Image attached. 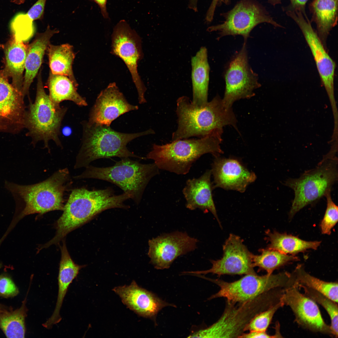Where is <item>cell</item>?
I'll use <instances>...</instances> for the list:
<instances>
[{
	"label": "cell",
	"mask_w": 338,
	"mask_h": 338,
	"mask_svg": "<svg viewBox=\"0 0 338 338\" xmlns=\"http://www.w3.org/2000/svg\"><path fill=\"white\" fill-rule=\"evenodd\" d=\"M129 198L130 196L127 193L115 195L110 187L92 191L84 188L73 190L63 213L56 223V234L44 244L45 247L58 244L69 233L102 211L115 208H128L124 202Z\"/></svg>",
	"instance_id": "1"
},
{
	"label": "cell",
	"mask_w": 338,
	"mask_h": 338,
	"mask_svg": "<svg viewBox=\"0 0 338 338\" xmlns=\"http://www.w3.org/2000/svg\"><path fill=\"white\" fill-rule=\"evenodd\" d=\"M176 112L178 125L172 134V141L223 133L226 125L237 128V120L232 108L226 106L218 95L202 107L194 105L187 97L181 96L177 101Z\"/></svg>",
	"instance_id": "2"
},
{
	"label": "cell",
	"mask_w": 338,
	"mask_h": 338,
	"mask_svg": "<svg viewBox=\"0 0 338 338\" xmlns=\"http://www.w3.org/2000/svg\"><path fill=\"white\" fill-rule=\"evenodd\" d=\"M69 178L67 168L59 170L46 180L38 183L22 185L5 181V188L15 201L16 211L8 229L11 230L25 216L42 214L64 209V195Z\"/></svg>",
	"instance_id": "3"
},
{
	"label": "cell",
	"mask_w": 338,
	"mask_h": 338,
	"mask_svg": "<svg viewBox=\"0 0 338 338\" xmlns=\"http://www.w3.org/2000/svg\"><path fill=\"white\" fill-rule=\"evenodd\" d=\"M222 133H215L198 139L179 140L165 145H153L146 158L153 160L159 169L185 175L201 156L211 153L219 156Z\"/></svg>",
	"instance_id": "4"
},
{
	"label": "cell",
	"mask_w": 338,
	"mask_h": 338,
	"mask_svg": "<svg viewBox=\"0 0 338 338\" xmlns=\"http://www.w3.org/2000/svg\"><path fill=\"white\" fill-rule=\"evenodd\" d=\"M84 131L82 144L76 157L75 169L86 167L92 161L101 158L117 157L145 159L130 151L126 146L136 138L155 133L149 129L136 133H123L110 126L87 122L84 123Z\"/></svg>",
	"instance_id": "5"
},
{
	"label": "cell",
	"mask_w": 338,
	"mask_h": 338,
	"mask_svg": "<svg viewBox=\"0 0 338 338\" xmlns=\"http://www.w3.org/2000/svg\"><path fill=\"white\" fill-rule=\"evenodd\" d=\"M154 163L144 164L123 158L113 166L97 167L89 165L76 179L94 178L107 181L120 187L128 194L137 204L141 199L145 188L150 180L159 173Z\"/></svg>",
	"instance_id": "6"
},
{
	"label": "cell",
	"mask_w": 338,
	"mask_h": 338,
	"mask_svg": "<svg viewBox=\"0 0 338 338\" xmlns=\"http://www.w3.org/2000/svg\"><path fill=\"white\" fill-rule=\"evenodd\" d=\"M41 71L38 74L35 101L30 102L26 111L25 128L28 130L27 136L32 138L34 145L42 141L44 147L49 149L50 140L61 146L59 138L60 129L67 108L54 103L50 99L44 88Z\"/></svg>",
	"instance_id": "7"
},
{
	"label": "cell",
	"mask_w": 338,
	"mask_h": 338,
	"mask_svg": "<svg viewBox=\"0 0 338 338\" xmlns=\"http://www.w3.org/2000/svg\"><path fill=\"white\" fill-rule=\"evenodd\" d=\"M330 158H324L316 168L306 171L299 178L286 181L285 185L294 193L290 216L330 192L332 186L337 181L338 171L337 159Z\"/></svg>",
	"instance_id": "8"
},
{
	"label": "cell",
	"mask_w": 338,
	"mask_h": 338,
	"mask_svg": "<svg viewBox=\"0 0 338 338\" xmlns=\"http://www.w3.org/2000/svg\"><path fill=\"white\" fill-rule=\"evenodd\" d=\"M269 292L244 303L227 302L220 318L209 327L196 332L189 338L238 337L243 333L246 325L257 314L272 305Z\"/></svg>",
	"instance_id": "9"
},
{
	"label": "cell",
	"mask_w": 338,
	"mask_h": 338,
	"mask_svg": "<svg viewBox=\"0 0 338 338\" xmlns=\"http://www.w3.org/2000/svg\"><path fill=\"white\" fill-rule=\"evenodd\" d=\"M220 287L219 291L211 296V300L224 298L229 303H244L253 300L276 288L292 284L291 275L288 273L259 275L256 273L246 274L240 279L227 282L219 279H209Z\"/></svg>",
	"instance_id": "10"
},
{
	"label": "cell",
	"mask_w": 338,
	"mask_h": 338,
	"mask_svg": "<svg viewBox=\"0 0 338 338\" xmlns=\"http://www.w3.org/2000/svg\"><path fill=\"white\" fill-rule=\"evenodd\" d=\"M221 15L225 18L223 22L211 26L207 30L209 32L218 31V40L227 35H240L247 41L252 29L262 23L283 27L274 20L262 5L253 0H240L232 9Z\"/></svg>",
	"instance_id": "11"
},
{
	"label": "cell",
	"mask_w": 338,
	"mask_h": 338,
	"mask_svg": "<svg viewBox=\"0 0 338 338\" xmlns=\"http://www.w3.org/2000/svg\"><path fill=\"white\" fill-rule=\"evenodd\" d=\"M246 41L231 60L225 73V88L222 100L228 108H232L237 100L253 97L254 90L261 86L258 74L248 63Z\"/></svg>",
	"instance_id": "12"
},
{
	"label": "cell",
	"mask_w": 338,
	"mask_h": 338,
	"mask_svg": "<svg viewBox=\"0 0 338 338\" xmlns=\"http://www.w3.org/2000/svg\"><path fill=\"white\" fill-rule=\"evenodd\" d=\"M111 53L121 59L131 73L137 89L139 103L146 102V88L138 71V63L143 58L140 36L124 20H121L114 28L112 35Z\"/></svg>",
	"instance_id": "13"
},
{
	"label": "cell",
	"mask_w": 338,
	"mask_h": 338,
	"mask_svg": "<svg viewBox=\"0 0 338 338\" xmlns=\"http://www.w3.org/2000/svg\"><path fill=\"white\" fill-rule=\"evenodd\" d=\"M223 256L220 259L210 260L212 264L210 269L206 270L184 272L183 273L195 275L212 273L219 276L256 274L253 265V254L239 236L230 234L223 246Z\"/></svg>",
	"instance_id": "14"
},
{
	"label": "cell",
	"mask_w": 338,
	"mask_h": 338,
	"mask_svg": "<svg viewBox=\"0 0 338 338\" xmlns=\"http://www.w3.org/2000/svg\"><path fill=\"white\" fill-rule=\"evenodd\" d=\"M198 241L185 232L164 233L148 242L151 263L158 269H168L178 257L194 250Z\"/></svg>",
	"instance_id": "15"
},
{
	"label": "cell",
	"mask_w": 338,
	"mask_h": 338,
	"mask_svg": "<svg viewBox=\"0 0 338 338\" xmlns=\"http://www.w3.org/2000/svg\"><path fill=\"white\" fill-rule=\"evenodd\" d=\"M292 18L300 29L315 59L321 80L331 100L334 99V84L336 64L313 29L308 18L300 12L289 11Z\"/></svg>",
	"instance_id": "16"
},
{
	"label": "cell",
	"mask_w": 338,
	"mask_h": 338,
	"mask_svg": "<svg viewBox=\"0 0 338 338\" xmlns=\"http://www.w3.org/2000/svg\"><path fill=\"white\" fill-rule=\"evenodd\" d=\"M24 97L9 83L3 70H0V132L15 134L25 128Z\"/></svg>",
	"instance_id": "17"
},
{
	"label": "cell",
	"mask_w": 338,
	"mask_h": 338,
	"mask_svg": "<svg viewBox=\"0 0 338 338\" xmlns=\"http://www.w3.org/2000/svg\"><path fill=\"white\" fill-rule=\"evenodd\" d=\"M138 109L130 104L115 83H110L98 95L92 108L87 123L110 126L112 122L121 115Z\"/></svg>",
	"instance_id": "18"
},
{
	"label": "cell",
	"mask_w": 338,
	"mask_h": 338,
	"mask_svg": "<svg viewBox=\"0 0 338 338\" xmlns=\"http://www.w3.org/2000/svg\"><path fill=\"white\" fill-rule=\"evenodd\" d=\"M280 300L290 307L296 321L301 325L314 331L332 334L330 327L324 321L315 302L300 293L296 286L287 288Z\"/></svg>",
	"instance_id": "19"
},
{
	"label": "cell",
	"mask_w": 338,
	"mask_h": 338,
	"mask_svg": "<svg viewBox=\"0 0 338 338\" xmlns=\"http://www.w3.org/2000/svg\"><path fill=\"white\" fill-rule=\"evenodd\" d=\"M214 157L211 170L214 179V188L220 187L242 193L256 180L255 174L238 160Z\"/></svg>",
	"instance_id": "20"
},
{
	"label": "cell",
	"mask_w": 338,
	"mask_h": 338,
	"mask_svg": "<svg viewBox=\"0 0 338 338\" xmlns=\"http://www.w3.org/2000/svg\"><path fill=\"white\" fill-rule=\"evenodd\" d=\"M113 290L128 308L144 317L153 318L162 308L171 305L139 286L135 281L128 285L116 287Z\"/></svg>",
	"instance_id": "21"
},
{
	"label": "cell",
	"mask_w": 338,
	"mask_h": 338,
	"mask_svg": "<svg viewBox=\"0 0 338 338\" xmlns=\"http://www.w3.org/2000/svg\"><path fill=\"white\" fill-rule=\"evenodd\" d=\"M211 170H208L197 178L187 180L182 190L188 209H199L206 213L210 212L221 227L213 199V185L211 182Z\"/></svg>",
	"instance_id": "22"
},
{
	"label": "cell",
	"mask_w": 338,
	"mask_h": 338,
	"mask_svg": "<svg viewBox=\"0 0 338 338\" xmlns=\"http://www.w3.org/2000/svg\"><path fill=\"white\" fill-rule=\"evenodd\" d=\"M60 249L61 256L58 277V292L57 302L52 315L42 324L44 327L48 329H50L61 320L60 312L68 288L77 276L80 269L84 266L74 263L69 254L64 240L63 241Z\"/></svg>",
	"instance_id": "23"
},
{
	"label": "cell",
	"mask_w": 338,
	"mask_h": 338,
	"mask_svg": "<svg viewBox=\"0 0 338 338\" xmlns=\"http://www.w3.org/2000/svg\"><path fill=\"white\" fill-rule=\"evenodd\" d=\"M20 37L12 34V36L4 49L5 66L3 70L12 79L13 86L22 94L26 59L29 45Z\"/></svg>",
	"instance_id": "24"
},
{
	"label": "cell",
	"mask_w": 338,
	"mask_h": 338,
	"mask_svg": "<svg viewBox=\"0 0 338 338\" xmlns=\"http://www.w3.org/2000/svg\"><path fill=\"white\" fill-rule=\"evenodd\" d=\"M59 32L58 30L52 29L48 25L44 32L37 34L34 40L29 45L22 91L24 97L28 94L30 86L38 72L51 38Z\"/></svg>",
	"instance_id": "25"
},
{
	"label": "cell",
	"mask_w": 338,
	"mask_h": 338,
	"mask_svg": "<svg viewBox=\"0 0 338 338\" xmlns=\"http://www.w3.org/2000/svg\"><path fill=\"white\" fill-rule=\"evenodd\" d=\"M191 78L192 86V103L202 107L207 101L209 73L207 52L205 47H202L191 59Z\"/></svg>",
	"instance_id": "26"
},
{
	"label": "cell",
	"mask_w": 338,
	"mask_h": 338,
	"mask_svg": "<svg viewBox=\"0 0 338 338\" xmlns=\"http://www.w3.org/2000/svg\"><path fill=\"white\" fill-rule=\"evenodd\" d=\"M310 9L312 21L316 25L317 33L325 48L329 34L337 24L338 0H313Z\"/></svg>",
	"instance_id": "27"
},
{
	"label": "cell",
	"mask_w": 338,
	"mask_h": 338,
	"mask_svg": "<svg viewBox=\"0 0 338 338\" xmlns=\"http://www.w3.org/2000/svg\"><path fill=\"white\" fill-rule=\"evenodd\" d=\"M47 85L49 97L56 104L60 105L64 100H69L79 106L87 105L85 98L77 91L78 87L66 76L54 74L50 72Z\"/></svg>",
	"instance_id": "28"
},
{
	"label": "cell",
	"mask_w": 338,
	"mask_h": 338,
	"mask_svg": "<svg viewBox=\"0 0 338 338\" xmlns=\"http://www.w3.org/2000/svg\"><path fill=\"white\" fill-rule=\"evenodd\" d=\"M47 50L50 72L68 77L78 87V84L73 70L75 56L73 46L68 44L59 45L50 44Z\"/></svg>",
	"instance_id": "29"
},
{
	"label": "cell",
	"mask_w": 338,
	"mask_h": 338,
	"mask_svg": "<svg viewBox=\"0 0 338 338\" xmlns=\"http://www.w3.org/2000/svg\"><path fill=\"white\" fill-rule=\"evenodd\" d=\"M29 288L20 307L0 311V329L7 338H24L26 332L25 319L28 309L26 306Z\"/></svg>",
	"instance_id": "30"
},
{
	"label": "cell",
	"mask_w": 338,
	"mask_h": 338,
	"mask_svg": "<svg viewBox=\"0 0 338 338\" xmlns=\"http://www.w3.org/2000/svg\"><path fill=\"white\" fill-rule=\"evenodd\" d=\"M269 243L268 248L286 254L294 255L308 249H316L320 242L308 241L299 238L285 233H280L276 231L266 232Z\"/></svg>",
	"instance_id": "31"
},
{
	"label": "cell",
	"mask_w": 338,
	"mask_h": 338,
	"mask_svg": "<svg viewBox=\"0 0 338 338\" xmlns=\"http://www.w3.org/2000/svg\"><path fill=\"white\" fill-rule=\"evenodd\" d=\"M294 284L302 285L311 288L333 301L338 302V284L321 280L306 272L300 265L298 266L292 275Z\"/></svg>",
	"instance_id": "32"
},
{
	"label": "cell",
	"mask_w": 338,
	"mask_h": 338,
	"mask_svg": "<svg viewBox=\"0 0 338 338\" xmlns=\"http://www.w3.org/2000/svg\"><path fill=\"white\" fill-rule=\"evenodd\" d=\"M260 252L258 255L253 254V266L266 271L269 274H272L274 270L290 262L298 260V258L294 255H288L269 248L261 249Z\"/></svg>",
	"instance_id": "33"
},
{
	"label": "cell",
	"mask_w": 338,
	"mask_h": 338,
	"mask_svg": "<svg viewBox=\"0 0 338 338\" xmlns=\"http://www.w3.org/2000/svg\"><path fill=\"white\" fill-rule=\"evenodd\" d=\"M298 286L303 289L306 295L320 304L325 309L330 318V327L332 334L337 337L338 310L337 303L311 288L302 285Z\"/></svg>",
	"instance_id": "34"
},
{
	"label": "cell",
	"mask_w": 338,
	"mask_h": 338,
	"mask_svg": "<svg viewBox=\"0 0 338 338\" xmlns=\"http://www.w3.org/2000/svg\"><path fill=\"white\" fill-rule=\"evenodd\" d=\"M284 305L280 300L277 304L257 314L246 325L244 331H266L275 312Z\"/></svg>",
	"instance_id": "35"
},
{
	"label": "cell",
	"mask_w": 338,
	"mask_h": 338,
	"mask_svg": "<svg viewBox=\"0 0 338 338\" xmlns=\"http://www.w3.org/2000/svg\"><path fill=\"white\" fill-rule=\"evenodd\" d=\"M11 28L12 34L21 37L24 41L30 38L35 31L33 21L27 13L16 15L11 22Z\"/></svg>",
	"instance_id": "36"
},
{
	"label": "cell",
	"mask_w": 338,
	"mask_h": 338,
	"mask_svg": "<svg viewBox=\"0 0 338 338\" xmlns=\"http://www.w3.org/2000/svg\"><path fill=\"white\" fill-rule=\"evenodd\" d=\"M325 196L327 200V207L320 227L323 234L329 235L337 222L338 207L332 199L330 192H327Z\"/></svg>",
	"instance_id": "37"
},
{
	"label": "cell",
	"mask_w": 338,
	"mask_h": 338,
	"mask_svg": "<svg viewBox=\"0 0 338 338\" xmlns=\"http://www.w3.org/2000/svg\"><path fill=\"white\" fill-rule=\"evenodd\" d=\"M19 293L18 288L8 274L3 273L0 274V298H13Z\"/></svg>",
	"instance_id": "38"
},
{
	"label": "cell",
	"mask_w": 338,
	"mask_h": 338,
	"mask_svg": "<svg viewBox=\"0 0 338 338\" xmlns=\"http://www.w3.org/2000/svg\"><path fill=\"white\" fill-rule=\"evenodd\" d=\"M198 0H189V8L195 11L197 10V3ZM230 0H213L207 14L206 19L208 22H211L213 19L214 11L217 6L222 4H228Z\"/></svg>",
	"instance_id": "39"
},
{
	"label": "cell",
	"mask_w": 338,
	"mask_h": 338,
	"mask_svg": "<svg viewBox=\"0 0 338 338\" xmlns=\"http://www.w3.org/2000/svg\"><path fill=\"white\" fill-rule=\"evenodd\" d=\"M46 0H38L27 13L33 21L42 18Z\"/></svg>",
	"instance_id": "40"
},
{
	"label": "cell",
	"mask_w": 338,
	"mask_h": 338,
	"mask_svg": "<svg viewBox=\"0 0 338 338\" xmlns=\"http://www.w3.org/2000/svg\"><path fill=\"white\" fill-rule=\"evenodd\" d=\"M290 0V4L288 7L286 8L287 11L300 12L305 18H308L305 12V7L308 0Z\"/></svg>",
	"instance_id": "41"
},
{
	"label": "cell",
	"mask_w": 338,
	"mask_h": 338,
	"mask_svg": "<svg viewBox=\"0 0 338 338\" xmlns=\"http://www.w3.org/2000/svg\"><path fill=\"white\" fill-rule=\"evenodd\" d=\"M279 337L277 334L274 335H269L266 331H249L247 333H243L239 338H277Z\"/></svg>",
	"instance_id": "42"
},
{
	"label": "cell",
	"mask_w": 338,
	"mask_h": 338,
	"mask_svg": "<svg viewBox=\"0 0 338 338\" xmlns=\"http://www.w3.org/2000/svg\"><path fill=\"white\" fill-rule=\"evenodd\" d=\"M96 3L100 8L101 13L104 18H107L109 17L108 13L107 11L106 4L107 0H92Z\"/></svg>",
	"instance_id": "43"
},
{
	"label": "cell",
	"mask_w": 338,
	"mask_h": 338,
	"mask_svg": "<svg viewBox=\"0 0 338 338\" xmlns=\"http://www.w3.org/2000/svg\"><path fill=\"white\" fill-rule=\"evenodd\" d=\"M282 0H268V2L273 6L280 4Z\"/></svg>",
	"instance_id": "44"
},
{
	"label": "cell",
	"mask_w": 338,
	"mask_h": 338,
	"mask_svg": "<svg viewBox=\"0 0 338 338\" xmlns=\"http://www.w3.org/2000/svg\"><path fill=\"white\" fill-rule=\"evenodd\" d=\"M71 132V130L70 128L68 127H64L63 130V133L65 136L69 135Z\"/></svg>",
	"instance_id": "45"
},
{
	"label": "cell",
	"mask_w": 338,
	"mask_h": 338,
	"mask_svg": "<svg viewBox=\"0 0 338 338\" xmlns=\"http://www.w3.org/2000/svg\"><path fill=\"white\" fill-rule=\"evenodd\" d=\"M11 307L0 303V311L8 309Z\"/></svg>",
	"instance_id": "46"
},
{
	"label": "cell",
	"mask_w": 338,
	"mask_h": 338,
	"mask_svg": "<svg viewBox=\"0 0 338 338\" xmlns=\"http://www.w3.org/2000/svg\"><path fill=\"white\" fill-rule=\"evenodd\" d=\"M25 0H12L13 2L17 4H21L23 3Z\"/></svg>",
	"instance_id": "47"
},
{
	"label": "cell",
	"mask_w": 338,
	"mask_h": 338,
	"mask_svg": "<svg viewBox=\"0 0 338 338\" xmlns=\"http://www.w3.org/2000/svg\"><path fill=\"white\" fill-rule=\"evenodd\" d=\"M3 267V264L0 262V269Z\"/></svg>",
	"instance_id": "48"
}]
</instances>
